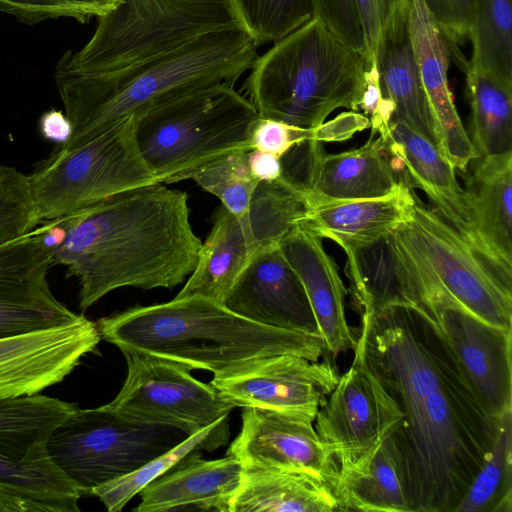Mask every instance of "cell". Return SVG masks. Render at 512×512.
Wrapping results in <instances>:
<instances>
[{"label":"cell","instance_id":"6da1fadb","mask_svg":"<svg viewBox=\"0 0 512 512\" xmlns=\"http://www.w3.org/2000/svg\"><path fill=\"white\" fill-rule=\"evenodd\" d=\"M355 336L354 357L404 414L394 436L411 512H454L493 445L497 419L480 407L434 325L416 310L361 314Z\"/></svg>","mask_w":512,"mask_h":512},{"label":"cell","instance_id":"7a4b0ae2","mask_svg":"<svg viewBox=\"0 0 512 512\" xmlns=\"http://www.w3.org/2000/svg\"><path fill=\"white\" fill-rule=\"evenodd\" d=\"M42 223L53 264L78 280L82 312L119 288L176 287L195 269L202 245L188 195L163 183Z\"/></svg>","mask_w":512,"mask_h":512},{"label":"cell","instance_id":"3957f363","mask_svg":"<svg viewBox=\"0 0 512 512\" xmlns=\"http://www.w3.org/2000/svg\"><path fill=\"white\" fill-rule=\"evenodd\" d=\"M258 43L244 30L206 34L128 69L79 75L55 71L69 138L59 150L75 149L130 115L186 91L236 82L251 69Z\"/></svg>","mask_w":512,"mask_h":512},{"label":"cell","instance_id":"277c9868","mask_svg":"<svg viewBox=\"0 0 512 512\" xmlns=\"http://www.w3.org/2000/svg\"><path fill=\"white\" fill-rule=\"evenodd\" d=\"M96 324L101 338L121 352L151 354L214 375L278 354L325 359L318 333L262 325L201 296L135 306Z\"/></svg>","mask_w":512,"mask_h":512},{"label":"cell","instance_id":"5b68a950","mask_svg":"<svg viewBox=\"0 0 512 512\" xmlns=\"http://www.w3.org/2000/svg\"><path fill=\"white\" fill-rule=\"evenodd\" d=\"M404 293L410 308L435 323L447 307L512 331V265L494 257L416 200L397 227Z\"/></svg>","mask_w":512,"mask_h":512},{"label":"cell","instance_id":"8992f818","mask_svg":"<svg viewBox=\"0 0 512 512\" xmlns=\"http://www.w3.org/2000/svg\"><path fill=\"white\" fill-rule=\"evenodd\" d=\"M366 62L312 17L256 57L243 95L260 117L316 128L338 108L359 110Z\"/></svg>","mask_w":512,"mask_h":512},{"label":"cell","instance_id":"52a82bcc","mask_svg":"<svg viewBox=\"0 0 512 512\" xmlns=\"http://www.w3.org/2000/svg\"><path fill=\"white\" fill-rule=\"evenodd\" d=\"M230 82L195 88L136 115V141L158 183L190 179L210 162L252 150L260 115Z\"/></svg>","mask_w":512,"mask_h":512},{"label":"cell","instance_id":"ba28073f","mask_svg":"<svg viewBox=\"0 0 512 512\" xmlns=\"http://www.w3.org/2000/svg\"><path fill=\"white\" fill-rule=\"evenodd\" d=\"M243 29L229 0H122L89 41L55 71L100 75L128 69L209 33Z\"/></svg>","mask_w":512,"mask_h":512},{"label":"cell","instance_id":"9c48e42d","mask_svg":"<svg viewBox=\"0 0 512 512\" xmlns=\"http://www.w3.org/2000/svg\"><path fill=\"white\" fill-rule=\"evenodd\" d=\"M27 176L41 223L158 183L139 151L135 114L75 149L55 148Z\"/></svg>","mask_w":512,"mask_h":512},{"label":"cell","instance_id":"30bf717a","mask_svg":"<svg viewBox=\"0 0 512 512\" xmlns=\"http://www.w3.org/2000/svg\"><path fill=\"white\" fill-rule=\"evenodd\" d=\"M309 211L305 191L281 176L259 182L247 213L237 217L220 207L202 243L195 269L175 298L201 296L221 304L252 257L278 245Z\"/></svg>","mask_w":512,"mask_h":512},{"label":"cell","instance_id":"8fae6325","mask_svg":"<svg viewBox=\"0 0 512 512\" xmlns=\"http://www.w3.org/2000/svg\"><path fill=\"white\" fill-rule=\"evenodd\" d=\"M188 436L177 427L137 421L106 405L78 407L54 429L48 451L83 496L131 473Z\"/></svg>","mask_w":512,"mask_h":512},{"label":"cell","instance_id":"7c38bea8","mask_svg":"<svg viewBox=\"0 0 512 512\" xmlns=\"http://www.w3.org/2000/svg\"><path fill=\"white\" fill-rule=\"evenodd\" d=\"M76 403L34 394L0 400V482L50 504L55 512H79L82 494L48 451L54 429Z\"/></svg>","mask_w":512,"mask_h":512},{"label":"cell","instance_id":"4fadbf2b","mask_svg":"<svg viewBox=\"0 0 512 512\" xmlns=\"http://www.w3.org/2000/svg\"><path fill=\"white\" fill-rule=\"evenodd\" d=\"M122 353L127 376L108 408L137 421L177 427L188 435L229 423L235 407L211 384L193 377L188 366L146 353Z\"/></svg>","mask_w":512,"mask_h":512},{"label":"cell","instance_id":"5bb4252c","mask_svg":"<svg viewBox=\"0 0 512 512\" xmlns=\"http://www.w3.org/2000/svg\"><path fill=\"white\" fill-rule=\"evenodd\" d=\"M403 419L401 408L377 375L354 357L320 405L314 427L339 468L370 457Z\"/></svg>","mask_w":512,"mask_h":512},{"label":"cell","instance_id":"9a60e30c","mask_svg":"<svg viewBox=\"0 0 512 512\" xmlns=\"http://www.w3.org/2000/svg\"><path fill=\"white\" fill-rule=\"evenodd\" d=\"M338 378L331 361L278 354L214 375L210 384L234 407L273 410L314 421Z\"/></svg>","mask_w":512,"mask_h":512},{"label":"cell","instance_id":"2e32d148","mask_svg":"<svg viewBox=\"0 0 512 512\" xmlns=\"http://www.w3.org/2000/svg\"><path fill=\"white\" fill-rule=\"evenodd\" d=\"M43 227L0 243V339L67 325L81 314L53 295V266Z\"/></svg>","mask_w":512,"mask_h":512},{"label":"cell","instance_id":"e0dca14e","mask_svg":"<svg viewBox=\"0 0 512 512\" xmlns=\"http://www.w3.org/2000/svg\"><path fill=\"white\" fill-rule=\"evenodd\" d=\"M472 395L491 418L512 409V331L459 308H444L432 323Z\"/></svg>","mask_w":512,"mask_h":512},{"label":"cell","instance_id":"ac0fdd59","mask_svg":"<svg viewBox=\"0 0 512 512\" xmlns=\"http://www.w3.org/2000/svg\"><path fill=\"white\" fill-rule=\"evenodd\" d=\"M100 340L96 322L82 314L67 325L0 339V400L61 382Z\"/></svg>","mask_w":512,"mask_h":512},{"label":"cell","instance_id":"d6986e66","mask_svg":"<svg viewBox=\"0 0 512 512\" xmlns=\"http://www.w3.org/2000/svg\"><path fill=\"white\" fill-rule=\"evenodd\" d=\"M227 455L244 468L303 471L322 479L331 490L338 465L321 442L314 421L288 413L243 408L241 429Z\"/></svg>","mask_w":512,"mask_h":512},{"label":"cell","instance_id":"ffe728a7","mask_svg":"<svg viewBox=\"0 0 512 512\" xmlns=\"http://www.w3.org/2000/svg\"><path fill=\"white\" fill-rule=\"evenodd\" d=\"M310 204L329 200H355L381 197L403 182L396 158L381 137L337 154H326L317 140L306 143L295 178Z\"/></svg>","mask_w":512,"mask_h":512},{"label":"cell","instance_id":"44dd1931","mask_svg":"<svg viewBox=\"0 0 512 512\" xmlns=\"http://www.w3.org/2000/svg\"><path fill=\"white\" fill-rule=\"evenodd\" d=\"M224 305L262 325L318 333L304 286L279 244L252 257L234 282Z\"/></svg>","mask_w":512,"mask_h":512},{"label":"cell","instance_id":"7402d4cb","mask_svg":"<svg viewBox=\"0 0 512 512\" xmlns=\"http://www.w3.org/2000/svg\"><path fill=\"white\" fill-rule=\"evenodd\" d=\"M321 240L298 225L282 238L279 247L306 291L323 341L324 360L334 363L340 354L355 348L356 336L346 317V288Z\"/></svg>","mask_w":512,"mask_h":512},{"label":"cell","instance_id":"603a6c76","mask_svg":"<svg viewBox=\"0 0 512 512\" xmlns=\"http://www.w3.org/2000/svg\"><path fill=\"white\" fill-rule=\"evenodd\" d=\"M410 30L441 152L455 169L466 172L468 165L478 158V154L462 124L449 87L451 48L424 0H411Z\"/></svg>","mask_w":512,"mask_h":512},{"label":"cell","instance_id":"cb8c5ba5","mask_svg":"<svg viewBox=\"0 0 512 512\" xmlns=\"http://www.w3.org/2000/svg\"><path fill=\"white\" fill-rule=\"evenodd\" d=\"M244 467L234 457L206 460L198 450L181 458L139 493L136 512L201 510L228 512Z\"/></svg>","mask_w":512,"mask_h":512},{"label":"cell","instance_id":"d4e9b609","mask_svg":"<svg viewBox=\"0 0 512 512\" xmlns=\"http://www.w3.org/2000/svg\"><path fill=\"white\" fill-rule=\"evenodd\" d=\"M411 0H403L383 28L375 53L381 91L395 106L393 118L441 151L421 81L410 30Z\"/></svg>","mask_w":512,"mask_h":512},{"label":"cell","instance_id":"484cf974","mask_svg":"<svg viewBox=\"0 0 512 512\" xmlns=\"http://www.w3.org/2000/svg\"><path fill=\"white\" fill-rule=\"evenodd\" d=\"M412 189L400 183L387 195L310 204L301 226L321 239H330L344 251L370 244L395 230L415 203Z\"/></svg>","mask_w":512,"mask_h":512},{"label":"cell","instance_id":"4316f807","mask_svg":"<svg viewBox=\"0 0 512 512\" xmlns=\"http://www.w3.org/2000/svg\"><path fill=\"white\" fill-rule=\"evenodd\" d=\"M379 137L399 163L404 184L423 190L434 208L469 236L464 189L457 181L455 167L444 154L410 126L394 118L389 123V132Z\"/></svg>","mask_w":512,"mask_h":512},{"label":"cell","instance_id":"83f0119b","mask_svg":"<svg viewBox=\"0 0 512 512\" xmlns=\"http://www.w3.org/2000/svg\"><path fill=\"white\" fill-rule=\"evenodd\" d=\"M476 160L464 188L468 237L512 265V151Z\"/></svg>","mask_w":512,"mask_h":512},{"label":"cell","instance_id":"f1b7e54d","mask_svg":"<svg viewBox=\"0 0 512 512\" xmlns=\"http://www.w3.org/2000/svg\"><path fill=\"white\" fill-rule=\"evenodd\" d=\"M333 512L338 502L326 482L303 471L244 468L228 512Z\"/></svg>","mask_w":512,"mask_h":512},{"label":"cell","instance_id":"f546056e","mask_svg":"<svg viewBox=\"0 0 512 512\" xmlns=\"http://www.w3.org/2000/svg\"><path fill=\"white\" fill-rule=\"evenodd\" d=\"M332 492L339 511L411 512L394 433L366 460L339 467Z\"/></svg>","mask_w":512,"mask_h":512},{"label":"cell","instance_id":"4dcf8cb0","mask_svg":"<svg viewBox=\"0 0 512 512\" xmlns=\"http://www.w3.org/2000/svg\"><path fill=\"white\" fill-rule=\"evenodd\" d=\"M470 140L478 157L512 151V83L468 65Z\"/></svg>","mask_w":512,"mask_h":512},{"label":"cell","instance_id":"1f68e13d","mask_svg":"<svg viewBox=\"0 0 512 512\" xmlns=\"http://www.w3.org/2000/svg\"><path fill=\"white\" fill-rule=\"evenodd\" d=\"M512 409L496 421L493 445L454 512L512 511Z\"/></svg>","mask_w":512,"mask_h":512},{"label":"cell","instance_id":"d6a6232c","mask_svg":"<svg viewBox=\"0 0 512 512\" xmlns=\"http://www.w3.org/2000/svg\"><path fill=\"white\" fill-rule=\"evenodd\" d=\"M469 65L512 83V0H473Z\"/></svg>","mask_w":512,"mask_h":512},{"label":"cell","instance_id":"836d02e7","mask_svg":"<svg viewBox=\"0 0 512 512\" xmlns=\"http://www.w3.org/2000/svg\"><path fill=\"white\" fill-rule=\"evenodd\" d=\"M228 437L229 423L209 426L131 473L94 488L91 495L97 497L109 512L121 511L146 485L166 473L181 458L199 449L213 451L225 445Z\"/></svg>","mask_w":512,"mask_h":512},{"label":"cell","instance_id":"e575fe53","mask_svg":"<svg viewBox=\"0 0 512 512\" xmlns=\"http://www.w3.org/2000/svg\"><path fill=\"white\" fill-rule=\"evenodd\" d=\"M258 45L276 42L313 16L312 0H229Z\"/></svg>","mask_w":512,"mask_h":512},{"label":"cell","instance_id":"d590c367","mask_svg":"<svg viewBox=\"0 0 512 512\" xmlns=\"http://www.w3.org/2000/svg\"><path fill=\"white\" fill-rule=\"evenodd\" d=\"M235 151L197 170L190 179L216 196L222 206L237 217L244 216L259 183L251 174L247 154Z\"/></svg>","mask_w":512,"mask_h":512},{"label":"cell","instance_id":"8d00e7d4","mask_svg":"<svg viewBox=\"0 0 512 512\" xmlns=\"http://www.w3.org/2000/svg\"><path fill=\"white\" fill-rule=\"evenodd\" d=\"M40 223L28 176L0 164V243L25 235Z\"/></svg>","mask_w":512,"mask_h":512},{"label":"cell","instance_id":"74e56055","mask_svg":"<svg viewBox=\"0 0 512 512\" xmlns=\"http://www.w3.org/2000/svg\"><path fill=\"white\" fill-rule=\"evenodd\" d=\"M122 0H0V12L26 24L69 18L85 24L112 11Z\"/></svg>","mask_w":512,"mask_h":512},{"label":"cell","instance_id":"f35d334b","mask_svg":"<svg viewBox=\"0 0 512 512\" xmlns=\"http://www.w3.org/2000/svg\"><path fill=\"white\" fill-rule=\"evenodd\" d=\"M307 140L326 142L321 124L312 129L295 128L278 120L259 117L250 136L252 150H260L281 158L293 145Z\"/></svg>","mask_w":512,"mask_h":512},{"label":"cell","instance_id":"ab89813d","mask_svg":"<svg viewBox=\"0 0 512 512\" xmlns=\"http://www.w3.org/2000/svg\"><path fill=\"white\" fill-rule=\"evenodd\" d=\"M313 16L347 46L366 54L355 0H312Z\"/></svg>","mask_w":512,"mask_h":512},{"label":"cell","instance_id":"60d3db41","mask_svg":"<svg viewBox=\"0 0 512 512\" xmlns=\"http://www.w3.org/2000/svg\"><path fill=\"white\" fill-rule=\"evenodd\" d=\"M424 3L449 44L452 57L463 69L468 62L457 46L468 39L473 0H424Z\"/></svg>","mask_w":512,"mask_h":512},{"label":"cell","instance_id":"b9f144b4","mask_svg":"<svg viewBox=\"0 0 512 512\" xmlns=\"http://www.w3.org/2000/svg\"><path fill=\"white\" fill-rule=\"evenodd\" d=\"M359 109L369 119L372 134L383 136L389 131V123L395 112L394 103L383 96L376 58L367 56L364 91L359 105Z\"/></svg>","mask_w":512,"mask_h":512},{"label":"cell","instance_id":"7bdbcfd3","mask_svg":"<svg viewBox=\"0 0 512 512\" xmlns=\"http://www.w3.org/2000/svg\"><path fill=\"white\" fill-rule=\"evenodd\" d=\"M403 0H355L363 31L366 55L375 58L380 34Z\"/></svg>","mask_w":512,"mask_h":512},{"label":"cell","instance_id":"ee69618b","mask_svg":"<svg viewBox=\"0 0 512 512\" xmlns=\"http://www.w3.org/2000/svg\"><path fill=\"white\" fill-rule=\"evenodd\" d=\"M0 512H55L47 502L0 482Z\"/></svg>","mask_w":512,"mask_h":512},{"label":"cell","instance_id":"f6af8a7d","mask_svg":"<svg viewBox=\"0 0 512 512\" xmlns=\"http://www.w3.org/2000/svg\"><path fill=\"white\" fill-rule=\"evenodd\" d=\"M247 163L252 176L259 182H273L282 176L281 160L273 154L250 150Z\"/></svg>","mask_w":512,"mask_h":512},{"label":"cell","instance_id":"bcb514c9","mask_svg":"<svg viewBox=\"0 0 512 512\" xmlns=\"http://www.w3.org/2000/svg\"><path fill=\"white\" fill-rule=\"evenodd\" d=\"M39 127L45 139L58 142L59 145L69 138L72 129L67 116L55 109H51L41 116Z\"/></svg>","mask_w":512,"mask_h":512}]
</instances>
